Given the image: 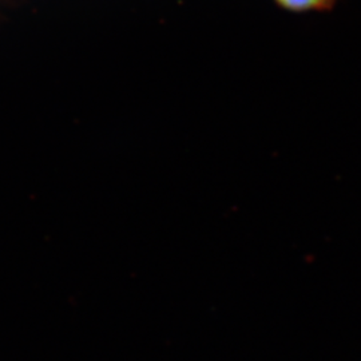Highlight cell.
Returning a JSON list of instances; mask_svg holds the SVG:
<instances>
[{
  "mask_svg": "<svg viewBox=\"0 0 361 361\" xmlns=\"http://www.w3.org/2000/svg\"><path fill=\"white\" fill-rule=\"evenodd\" d=\"M276 6L292 13H328L338 0H273Z\"/></svg>",
  "mask_w": 361,
  "mask_h": 361,
  "instance_id": "cell-1",
  "label": "cell"
}]
</instances>
